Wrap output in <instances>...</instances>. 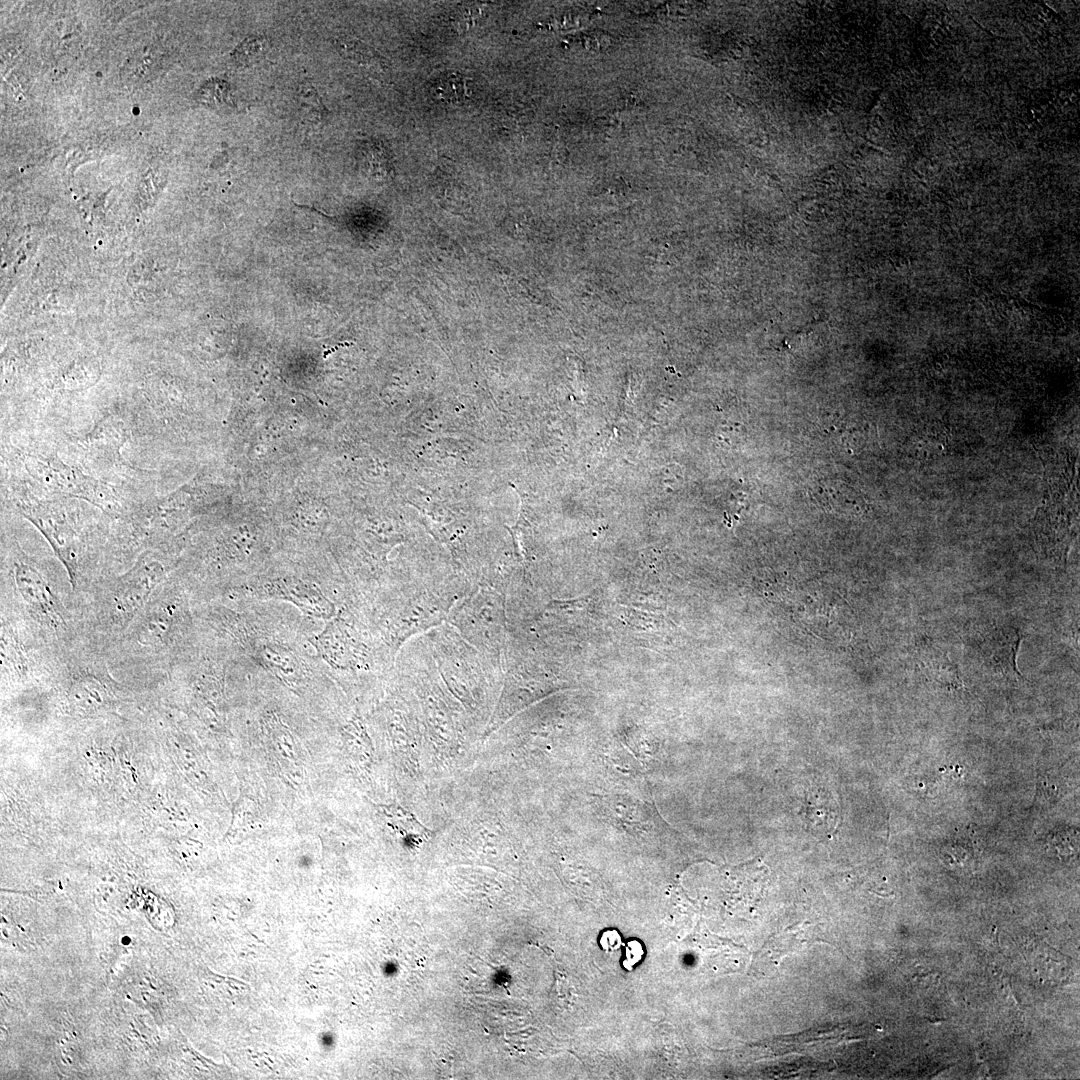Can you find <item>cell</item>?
<instances>
[{"label":"cell","instance_id":"9c48e42d","mask_svg":"<svg viewBox=\"0 0 1080 1080\" xmlns=\"http://www.w3.org/2000/svg\"><path fill=\"white\" fill-rule=\"evenodd\" d=\"M310 641L319 656L332 668L346 670L360 662L361 643L349 625L339 618H331Z\"/></svg>","mask_w":1080,"mask_h":1080},{"label":"cell","instance_id":"e0dca14e","mask_svg":"<svg viewBox=\"0 0 1080 1080\" xmlns=\"http://www.w3.org/2000/svg\"><path fill=\"white\" fill-rule=\"evenodd\" d=\"M642 955L643 950L641 944L637 941H630L626 948L627 957L624 961V966L627 969H631V967L641 959Z\"/></svg>","mask_w":1080,"mask_h":1080},{"label":"cell","instance_id":"5bb4252c","mask_svg":"<svg viewBox=\"0 0 1080 1080\" xmlns=\"http://www.w3.org/2000/svg\"><path fill=\"white\" fill-rule=\"evenodd\" d=\"M432 93L434 97L446 103H463L471 98V81L460 74H447L435 82Z\"/></svg>","mask_w":1080,"mask_h":1080},{"label":"cell","instance_id":"7a4b0ae2","mask_svg":"<svg viewBox=\"0 0 1080 1080\" xmlns=\"http://www.w3.org/2000/svg\"><path fill=\"white\" fill-rule=\"evenodd\" d=\"M19 513L29 520L51 545L67 571L73 590L84 584L88 546L84 537L82 500L76 498H38L30 494L13 496Z\"/></svg>","mask_w":1080,"mask_h":1080},{"label":"cell","instance_id":"4fadbf2b","mask_svg":"<svg viewBox=\"0 0 1080 1080\" xmlns=\"http://www.w3.org/2000/svg\"><path fill=\"white\" fill-rule=\"evenodd\" d=\"M336 46L343 57L360 67L374 71L384 69L382 57L372 47L359 39L343 36L337 40Z\"/></svg>","mask_w":1080,"mask_h":1080},{"label":"cell","instance_id":"7c38bea8","mask_svg":"<svg viewBox=\"0 0 1080 1080\" xmlns=\"http://www.w3.org/2000/svg\"><path fill=\"white\" fill-rule=\"evenodd\" d=\"M918 661L925 677L941 688L959 689L962 680L955 664L947 653L930 643H923L918 654Z\"/></svg>","mask_w":1080,"mask_h":1080},{"label":"cell","instance_id":"9a60e30c","mask_svg":"<svg viewBox=\"0 0 1080 1080\" xmlns=\"http://www.w3.org/2000/svg\"><path fill=\"white\" fill-rule=\"evenodd\" d=\"M268 49L264 37L252 36L245 39L233 52L234 59L241 64H250L261 58Z\"/></svg>","mask_w":1080,"mask_h":1080},{"label":"cell","instance_id":"3957f363","mask_svg":"<svg viewBox=\"0 0 1080 1080\" xmlns=\"http://www.w3.org/2000/svg\"><path fill=\"white\" fill-rule=\"evenodd\" d=\"M16 457L26 474L23 485L36 487L45 494L44 498H76L109 515L122 512L121 500L113 486L63 462L57 455L16 450Z\"/></svg>","mask_w":1080,"mask_h":1080},{"label":"cell","instance_id":"8fae6325","mask_svg":"<svg viewBox=\"0 0 1080 1080\" xmlns=\"http://www.w3.org/2000/svg\"><path fill=\"white\" fill-rule=\"evenodd\" d=\"M259 663L286 683L294 684L305 675L306 664L291 648L278 643H265L256 653Z\"/></svg>","mask_w":1080,"mask_h":1080},{"label":"cell","instance_id":"ba28073f","mask_svg":"<svg viewBox=\"0 0 1080 1080\" xmlns=\"http://www.w3.org/2000/svg\"><path fill=\"white\" fill-rule=\"evenodd\" d=\"M130 437L124 415L108 413L91 430L78 439L82 452L95 463H114L121 460V449Z\"/></svg>","mask_w":1080,"mask_h":1080},{"label":"cell","instance_id":"52a82bcc","mask_svg":"<svg viewBox=\"0 0 1080 1080\" xmlns=\"http://www.w3.org/2000/svg\"><path fill=\"white\" fill-rule=\"evenodd\" d=\"M256 591L261 597L289 602L311 617L330 620L335 614L334 604L317 586L296 578L261 583Z\"/></svg>","mask_w":1080,"mask_h":1080},{"label":"cell","instance_id":"277c9868","mask_svg":"<svg viewBox=\"0 0 1080 1080\" xmlns=\"http://www.w3.org/2000/svg\"><path fill=\"white\" fill-rule=\"evenodd\" d=\"M182 615L181 602L171 589L159 586L149 602L117 639L124 654L156 662L171 648Z\"/></svg>","mask_w":1080,"mask_h":1080},{"label":"cell","instance_id":"6da1fadb","mask_svg":"<svg viewBox=\"0 0 1080 1080\" xmlns=\"http://www.w3.org/2000/svg\"><path fill=\"white\" fill-rule=\"evenodd\" d=\"M168 569L156 549L144 550L131 568L98 583L91 603L90 626L116 640L139 615Z\"/></svg>","mask_w":1080,"mask_h":1080},{"label":"cell","instance_id":"2e32d148","mask_svg":"<svg viewBox=\"0 0 1080 1080\" xmlns=\"http://www.w3.org/2000/svg\"><path fill=\"white\" fill-rule=\"evenodd\" d=\"M202 94L203 96L206 95L207 99H209L207 102H211V99L213 98V104H222L227 102L228 99V85L222 81H218L217 83L212 82L204 87V92Z\"/></svg>","mask_w":1080,"mask_h":1080},{"label":"cell","instance_id":"8992f818","mask_svg":"<svg viewBox=\"0 0 1080 1080\" xmlns=\"http://www.w3.org/2000/svg\"><path fill=\"white\" fill-rule=\"evenodd\" d=\"M71 666L67 685V702L70 709L80 715L93 714L107 707L112 701L107 684L108 676L98 661L68 660Z\"/></svg>","mask_w":1080,"mask_h":1080},{"label":"cell","instance_id":"5b68a950","mask_svg":"<svg viewBox=\"0 0 1080 1080\" xmlns=\"http://www.w3.org/2000/svg\"><path fill=\"white\" fill-rule=\"evenodd\" d=\"M12 553L11 573L20 604L46 635L55 640L69 639L71 625L66 610L43 569L18 546Z\"/></svg>","mask_w":1080,"mask_h":1080},{"label":"cell","instance_id":"30bf717a","mask_svg":"<svg viewBox=\"0 0 1080 1080\" xmlns=\"http://www.w3.org/2000/svg\"><path fill=\"white\" fill-rule=\"evenodd\" d=\"M1021 640V631L1014 626H997L988 630L979 644L984 664L1006 679H1021L1016 665Z\"/></svg>","mask_w":1080,"mask_h":1080},{"label":"cell","instance_id":"ac0fdd59","mask_svg":"<svg viewBox=\"0 0 1080 1080\" xmlns=\"http://www.w3.org/2000/svg\"><path fill=\"white\" fill-rule=\"evenodd\" d=\"M602 947L607 951L615 950L619 947L621 941L617 931H606L600 941Z\"/></svg>","mask_w":1080,"mask_h":1080}]
</instances>
